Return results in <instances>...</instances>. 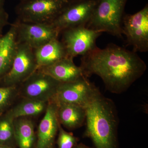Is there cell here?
<instances>
[{
  "label": "cell",
  "instance_id": "8fae6325",
  "mask_svg": "<svg viewBox=\"0 0 148 148\" xmlns=\"http://www.w3.org/2000/svg\"><path fill=\"white\" fill-rule=\"evenodd\" d=\"M96 86L84 75L71 82L61 83L53 100L85 107Z\"/></svg>",
  "mask_w": 148,
  "mask_h": 148
},
{
  "label": "cell",
  "instance_id": "2e32d148",
  "mask_svg": "<svg viewBox=\"0 0 148 148\" xmlns=\"http://www.w3.org/2000/svg\"><path fill=\"white\" fill-rule=\"evenodd\" d=\"M17 45L15 28L12 24L8 32L0 37V79L10 69Z\"/></svg>",
  "mask_w": 148,
  "mask_h": 148
},
{
  "label": "cell",
  "instance_id": "e0dca14e",
  "mask_svg": "<svg viewBox=\"0 0 148 148\" xmlns=\"http://www.w3.org/2000/svg\"><path fill=\"white\" fill-rule=\"evenodd\" d=\"M15 142L19 148H34L36 136L34 122L30 117H20L14 121Z\"/></svg>",
  "mask_w": 148,
  "mask_h": 148
},
{
  "label": "cell",
  "instance_id": "5b68a950",
  "mask_svg": "<svg viewBox=\"0 0 148 148\" xmlns=\"http://www.w3.org/2000/svg\"><path fill=\"white\" fill-rule=\"evenodd\" d=\"M38 67L34 49L18 43L12 65L9 71L0 79V86H19Z\"/></svg>",
  "mask_w": 148,
  "mask_h": 148
},
{
  "label": "cell",
  "instance_id": "484cf974",
  "mask_svg": "<svg viewBox=\"0 0 148 148\" xmlns=\"http://www.w3.org/2000/svg\"><path fill=\"white\" fill-rule=\"evenodd\" d=\"M20 1H22V0H20Z\"/></svg>",
  "mask_w": 148,
  "mask_h": 148
},
{
  "label": "cell",
  "instance_id": "ba28073f",
  "mask_svg": "<svg viewBox=\"0 0 148 148\" xmlns=\"http://www.w3.org/2000/svg\"><path fill=\"white\" fill-rule=\"evenodd\" d=\"M12 24L17 43L34 49L60 36V31L52 24L25 22L16 19Z\"/></svg>",
  "mask_w": 148,
  "mask_h": 148
},
{
  "label": "cell",
  "instance_id": "6da1fadb",
  "mask_svg": "<svg viewBox=\"0 0 148 148\" xmlns=\"http://www.w3.org/2000/svg\"><path fill=\"white\" fill-rule=\"evenodd\" d=\"M84 75L100 77L106 89L121 94L144 75L147 66L137 53L110 44L103 49L95 47L81 59Z\"/></svg>",
  "mask_w": 148,
  "mask_h": 148
},
{
  "label": "cell",
  "instance_id": "9a60e30c",
  "mask_svg": "<svg viewBox=\"0 0 148 148\" xmlns=\"http://www.w3.org/2000/svg\"><path fill=\"white\" fill-rule=\"evenodd\" d=\"M38 68L48 66L67 56L64 45L58 38L54 39L34 49Z\"/></svg>",
  "mask_w": 148,
  "mask_h": 148
},
{
  "label": "cell",
  "instance_id": "cb8c5ba5",
  "mask_svg": "<svg viewBox=\"0 0 148 148\" xmlns=\"http://www.w3.org/2000/svg\"><path fill=\"white\" fill-rule=\"evenodd\" d=\"M0 148H14V147L11 146L0 145Z\"/></svg>",
  "mask_w": 148,
  "mask_h": 148
},
{
  "label": "cell",
  "instance_id": "d4e9b609",
  "mask_svg": "<svg viewBox=\"0 0 148 148\" xmlns=\"http://www.w3.org/2000/svg\"><path fill=\"white\" fill-rule=\"evenodd\" d=\"M69 1L71 2L74 1H78V0H68Z\"/></svg>",
  "mask_w": 148,
  "mask_h": 148
},
{
  "label": "cell",
  "instance_id": "7a4b0ae2",
  "mask_svg": "<svg viewBox=\"0 0 148 148\" xmlns=\"http://www.w3.org/2000/svg\"><path fill=\"white\" fill-rule=\"evenodd\" d=\"M84 108V136L90 138L95 148H118L119 119L113 101L96 87Z\"/></svg>",
  "mask_w": 148,
  "mask_h": 148
},
{
  "label": "cell",
  "instance_id": "52a82bcc",
  "mask_svg": "<svg viewBox=\"0 0 148 148\" xmlns=\"http://www.w3.org/2000/svg\"><path fill=\"white\" fill-rule=\"evenodd\" d=\"M103 33L88 29L86 26L71 27L60 32L68 56L74 58L86 55L97 47L96 40Z\"/></svg>",
  "mask_w": 148,
  "mask_h": 148
},
{
  "label": "cell",
  "instance_id": "ac0fdd59",
  "mask_svg": "<svg viewBox=\"0 0 148 148\" xmlns=\"http://www.w3.org/2000/svg\"><path fill=\"white\" fill-rule=\"evenodd\" d=\"M48 103L34 99L23 98L16 106L9 110L13 118L37 116L45 112Z\"/></svg>",
  "mask_w": 148,
  "mask_h": 148
},
{
  "label": "cell",
  "instance_id": "d6986e66",
  "mask_svg": "<svg viewBox=\"0 0 148 148\" xmlns=\"http://www.w3.org/2000/svg\"><path fill=\"white\" fill-rule=\"evenodd\" d=\"M14 119L9 110L0 115V145L14 147Z\"/></svg>",
  "mask_w": 148,
  "mask_h": 148
},
{
  "label": "cell",
  "instance_id": "603a6c76",
  "mask_svg": "<svg viewBox=\"0 0 148 148\" xmlns=\"http://www.w3.org/2000/svg\"><path fill=\"white\" fill-rule=\"evenodd\" d=\"M74 148H92L82 143H80L79 144H77L75 147Z\"/></svg>",
  "mask_w": 148,
  "mask_h": 148
},
{
  "label": "cell",
  "instance_id": "3957f363",
  "mask_svg": "<svg viewBox=\"0 0 148 148\" xmlns=\"http://www.w3.org/2000/svg\"><path fill=\"white\" fill-rule=\"evenodd\" d=\"M127 0H98L86 25L88 29L121 38L122 20Z\"/></svg>",
  "mask_w": 148,
  "mask_h": 148
},
{
  "label": "cell",
  "instance_id": "7402d4cb",
  "mask_svg": "<svg viewBox=\"0 0 148 148\" xmlns=\"http://www.w3.org/2000/svg\"><path fill=\"white\" fill-rule=\"evenodd\" d=\"M8 23L9 15L5 7V0H0V37L2 36L3 30Z\"/></svg>",
  "mask_w": 148,
  "mask_h": 148
},
{
  "label": "cell",
  "instance_id": "ffe728a7",
  "mask_svg": "<svg viewBox=\"0 0 148 148\" xmlns=\"http://www.w3.org/2000/svg\"><path fill=\"white\" fill-rule=\"evenodd\" d=\"M18 95V86H0V115L10 109Z\"/></svg>",
  "mask_w": 148,
  "mask_h": 148
},
{
  "label": "cell",
  "instance_id": "7c38bea8",
  "mask_svg": "<svg viewBox=\"0 0 148 148\" xmlns=\"http://www.w3.org/2000/svg\"><path fill=\"white\" fill-rule=\"evenodd\" d=\"M60 125L57 116V104L53 100L48 103L44 116L39 124L35 148H54Z\"/></svg>",
  "mask_w": 148,
  "mask_h": 148
},
{
  "label": "cell",
  "instance_id": "4fadbf2b",
  "mask_svg": "<svg viewBox=\"0 0 148 148\" xmlns=\"http://www.w3.org/2000/svg\"><path fill=\"white\" fill-rule=\"evenodd\" d=\"M73 58L66 56L53 64L38 69L61 83L71 82L84 76L81 67L75 64Z\"/></svg>",
  "mask_w": 148,
  "mask_h": 148
},
{
  "label": "cell",
  "instance_id": "8992f818",
  "mask_svg": "<svg viewBox=\"0 0 148 148\" xmlns=\"http://www.w3.org/2000/svg\"><path fill=\"white\" fill-rule=\"evenodd\" d=\"M122 34L133 51H148V5L134 14H124L122 20Z\"/></svg>",
  "mask_w": 148,
  "mask_h": 148
},
{
  "label": "cell",
  "instance_id": "5bb4252c",
  "mask_svg": "<svg viewBox=\"0 0 148 148\" xmlns=\"http://www.w3.org/2000/svg\"><path fill=\"white\" fill-rule=\"evenodd\" d=\"M56 102L57 104L58 121L61 125L70 130H73L81 127L84 124L86 121L84 107L70 103Z\"/></svg>",
  "mask_w": 148,
  "mask_h": 148
},
{
  "label": "cell",
  "instance_id": "277c9868",
  "mask_svg": "<svg viewBox=\"0 0 148 148\" xmlns=\"http://www.w3.org/2000/svg\"><path fill=\"white\" fill-rule=\"evenodd\" d=\"M69 3L68 0H22L15 8L17 20L51 24Z\"/></svg>",
  "mask_w": 148,
  "mask_h": 148
},
{
  "label": "cell",
  "instance_id": "30bf717a",
  "mask_svg": "<svg viewBox=\"0 0 148 148\" xmlns=\"http://www.w3.org/2000/svg\"><path fill=\"white\" fill-rule=\"evenodd\" d=\"M98 0L71 2L51 24L61 32L71 27L86 26L92 16Z\"/></svg>",
  "mask_w": 148,
  "mask_h": 148
},
{
  "label": "cell",
  "instance_id": "9c48e42d",
  "mask_svg": "<svg viewBox=\"0 0 148 148\" xmlns=\"http://www.w3.org/2000/svg\"><path fill=\"white\" fill-rule=\"evenodd\" d=\"M60 84L37 69L18 86V95L48 103L55 98Z\"/></svg>",
  "mask_w": 148,
  "mask_h": 148
},
{
  "label": "cell",
  "instance_id": "44dd1931",
  "mask_svg": "<svg viewBox=\"0 0 148 148\" xmlns=\"http://www.w3.org/2000/svg\"><path fill=\"white\" fill-rule=\"evenodd\" d=\"M57 144L58 148H74L77 145L78 138L71 132H68L59 126Z\"/></svg>",
  "mask_w": 148,
  "mask_h": 148
}]
</instances>
